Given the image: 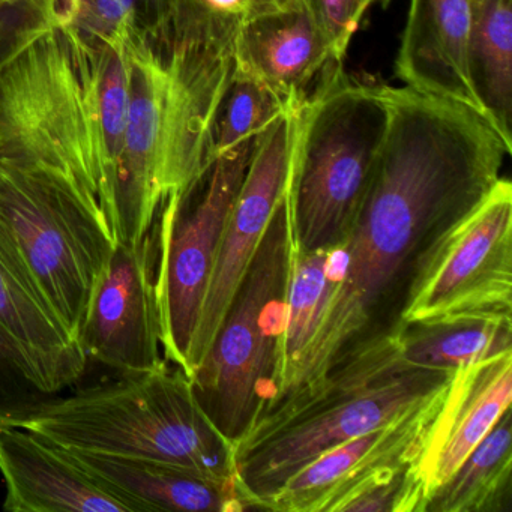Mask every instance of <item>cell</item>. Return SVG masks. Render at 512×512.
<instances>
[{
    "label": "cell",
    "instance_id": "obj_1",
    "mask_svg": "<svg viewBox=\"0 0 512 512\" xmlns=\"http://www.w3.org/2000/svg\"><path fill=\"white\" fill-rule=\"evenodd\" d=\"M388 128L361 206L329 250L328 304L275 400L395 334L413 283L446 232L500 181L512 154L472 107L385 86Z\"/></svg>",
    "mask_w": 512,
    "mask_h": 512
},
{
    "label": "cell",
    "instance_id": "obj_2",
    "mask_svg": "<svg viewBox=\"0 0 512 512\" xmlns=\"http://www.w3.org/2000/svg\"><path fill=\"white\" fill-rule=\"evenodd\" d=\"M130 107L124 44L53 22L31 0L0 5V161L115 205Z\"/></svg>",
    "mask_w": 512,
    "mask_h": 512
},
{
    "label": "cell",
    "instance_id": "obj_3",
    "mask_svg": "<svg viewBox=\"0 0 512 512\" xmlns=\"http://www.w3.org/2000/svg\"><path fill=\"white\" fill-rule=\"evenodd\" d=\"M451 376L404 359L392 334L278 398L235 443L236 479L248 509H263L323 452L427 406Z\"/></svg>",
    "mask_w": 512,
    "mask_h": 512
},
{
    "label": "cell",
    "instance_id": "obj_4",
    "mask_svg": "<svg viewBox=\"0 0 512 512\" xmlns=\"http://www.w3.org/2000/svg\"><path fill=\"white\" fill-rule=\"evenodd\" d=\"M130 107L109 220L116 244L136 245L157 224L164 202L212 163V130L227 82L167 40L133 35Z\"/></svg>",
    "mask_w": 512,
    "mask_h": 512
},
{
    "label": "cell",
    "instance_id": "obj_5",
    "mask_svg": "<svg viewBox=\"0 0 512 512\" xmlns=\"http://www.w3.org/2000/svg\"><path fill=\"white\" fill-rule=\"evenodd\" d=\"M20 427L62 448L166 461L238 481L235 445L203 412L187 374L167 364L55 397Z\"/></svg>",
    "mask_w": 512,
    "mask_h": 512
},
{
    "label": "cell",
    "instance_id": "obj_6",
    "mask_svg": "<svg viewBox=\"0 0 512 512\" xmlns=\"http://www.w3.org/2000/svg\"><path fill=\"white\" fill-rule=\"evenodd\" d=\"M385 86L331 62L293 112L286 200L293 248L332 250L349 233L388 128Z\"/></svg>",
    "mask_w": 512,
    "mask_h": 512
},
{
    "label": "cell",
    "instance_id": "obj_7",
    "mask_svg": "<svg viewBox=\"0 0 512 512\" xmlns=\"http://www.w3.org/2000/svg\"><path fill=\"white\" fill-rule=\"evenodd\" d=\"M113 248L97 202L0 161V262L74 340Z\"/></svg>",
    "mask_w": 512,
    "mask_h": 512
},
{
    "label": "cell",
    "instance_id": "obj_8",
    "mask_svg": "<svg viewBox=\"0 0 512 512\" xmlns=\"http://www.w3.org/2000/svg\"><path fill=\"white\" fill-rule=\"evenodd\" d=\"M292 259L284 194L211 346L188 377L197 403L233 445L278 394Z\"/></svg>",
    "mask_w": 512,
    "mask_h": 512
},
{
    "label": "cell",
    "instance_id": "obj_9",
    "mask_svg": "<svg viewBox=\"0 0 512 512\" xmlns=\"http://www.w3.org/2000/svg\"><path fill=\"white\" fill-rule=\"evenodd\" d=\"M254 142L218 155L202 175L164 202L157 221V287L164 355L187 373L188 353L221 238Z\"/></svg>",
    "mask_w": 512,
    "mask_h": 512
},
{
    "label": "cell",
    "instance_id": "obj_10",
    "mask_svg": "<svg viewBox=\"0 0 512 512\" xmlns=\"http://www.w3.org/2000/svg\"><path fill=\"white\" fill-rule=\"evenodd\" d=\"M512 314V185L493 190L440 239L413 283L403 322Z\"/></svg>",
    "mask_w": 512,
    "mask_h": 512
},
{
    "label": "cell",
    "instance_id": "obj_11",
    "mask_svg": "<svg viewBox=\"0 0 512 512\" xmlns=\"http://www.w3.org/2000/svg\"><path fill=\"white\" fill-rule=\"evenodd\" d=\"M157 253V224L139 244L115 242L77 334L88 361L121 374L146 373L166 364L160 353Z\"/></svg>",
    "mask_w": 512,
    "mask_h": 512
},
{
    "label": "cell",
    "instance_id": "obj_12",
    "mask_svg": "<svg viewBox=\"0 0 512 512\" xmlns=\"http://www.w3.org/2000/svg\"><path fill=\"white\" fill-rule=\"evenodd\" d=\"M295 109L287 110L275 119L254 142L247 173L224 227L214 271L188 353L187 377L193 374L194 368L211 346L230 299L265 235L275 208L286 194Z\"/></svg>",
    "mask_w": 512,
    "mask_h": 512
},
{
    "label": "cell",
    "instance_id": "obj_13",
    "mask_svg": "<svg viewBox=\"0 0 512 512\" xmlns=\"http://www.w3.org/2000/svg\"><path fill=\"white\" fill-rule=\"evenodd\" d=\"M511 398L512 352L452 371L415 464L425 500L511 409Z\"/></svg>",
    "mask_w": 512,
    "mask_h": 512
},
{
    "label": "cell",
    "instance_id": "obj_14",
    "mask_svg": "<svg viewBox=\"0 0 512 512\" xmlns=\"http://www.w3.org/2000/svg\"><path fill=\"white\" fill-rule=\"evenodd\" d=\"M233 61L236 76L265 86L290 109L307 98L331 62H338L310 0H293L245 26Z\"/></svg>",
    "mask_w": 512,
    "mask_h": 512
},
{
    "label": "cell",
    "instance_id": "obj_15",
    "mask_svg": "<svg viewBox=\"0 0 512 512\" xmlns=\"http://www.w3.org/2000/svg\"><path fill=\"white\" fill-rule=\"evenodd\" d=\"M0 473L10 512H133L62 446L25 427H0Z\"/></svg>",
    "mask_w": 512,
    "mask_h": 512
},
{
    "label": "cell",
    "instance_id": "obj_16",
    "mask_svg": "<svg viewBox=\"0 0 512 512\" xmlns=\"http://www.w3.org/2000/svg\"><path fill=\"white\" fill-rule=\"evenodd\" d=\"M472 10L473 0H410L395 74L407 88L458 101L482 115L467 73Z\"/></svg>",
    "mask_w": 512,
    "mask_h": 512
},
{
    "label": "cell",
    "instance_id": "obj_17",
    "mask_svg": "<svg viewBox=\"0 0 512 512\" xmlns=\"http://www.w3.org/2000/svg\"><path fill=\"white\" fill-rule=\"evenodd\" d=\"M64 449L92 478L127 502L133 512L248 509L238 481L214 478L166 461Z\"/></svg>",
    "mask_w": 512,
    "mask_h": 512
},
{
    "label": "cell",
    "instance_id": "obj_18",
    "mask_svg": "<svg viewBox=\"0 0 512 512\" xmlns=\"http://www.w3.org/2000/svg\"><path fill=\"white\" fill-rule=\"evenodd\" d=\"M0 332L31 365L50 394L74 385L88 358L64 326L0 262Z\"/></svg>",
    "mask_w": 512,
    "mask_h": 512
},
{
    "label": "cell",
    "instance_id": "obj_19",
    "mask_svg": "<svg viewBox=\"0 0 512 512\" xmlns=\"http://www.w3.org/2000/svg\"><path fill=\"white\" fill-rule=\"evenodd\" d=\"M398 349L415 365L457 370L512 352L511 314L467 313L403 322L395 331Z\"/></svg>",
    "mask_w": 512,
    "mask_h": 512
},
{
    "label": "cell",
    "instance_id": "obj_20",
    "mask_svg": "<svg viewBox=\"0 0 512 512\" xmlns=\"http://www.w3.org/2000/svg\"><path fill=\"white\" fill-rule=\"evenodd\" d=\"M467 73L482 115L512 148V0H473Z\"/></svg>",
    "mask_w": 512,
    "mask_h": 512
},
{
    "label": "cell",
    "instance_id": "obj_21",
    "mask_svg": "<svg viewBox=\"0 0 512 512\" xmlns=\"http://www.w3.org/2000/svg\"><path fill=\"white\" fill-rule=\"evenodd\" d=\"M512 415L506 410L454 473L425 500L422 512H509Z\"/></svg>",
    "mask_w": 512,
    "mask_h": 512
},
{
    "label": "cell",
    "instance_id": "obj_22",
    "mask_svg": "<svg viewBox=\"0 0 512 512\" xmlns=\"http://www.w3.org/2000/svg\"><path fill=\"white\" fill-rule=\"evenodd\" d=\"M53 22L110 44L133 35L167 40L172 0H31Z\"/></svg>",
    "mask_w": 512,
    "mask_h": 512
},
{
    "label": "cell",
    "instance_id": "obj_23",
    "mask_svg": "<svg viewBox=\"0 0 512 512\" xmlns=\"http://www.w3.org/2000/svg\"><path fill=\"white\" fill-rule=\"evenodd\" d=\"M293 0H172L169 38L175 46L233 58L245 26Z\"/></svg>",
    "mask_w": 512,
    "mask_h": 512
},
{
    "label": "cell",
    "instance_id": "obj_24",
    "mask_svg": "<svg viewBox=\"0 0 512 512\" xmlns=\"http://www.w3.org/2000/svg\"><path fill=\"white\" fill-rule=\"evenodd\" d=\"M388 427L389 424L323 452L307 466L293 473L281 485L280 490L266 500L263 509L283 512H326L331 500L343 490L353 473L379 445Z\"/></svg>",
    "mask_w": 512,
    "mask_h": 512
},
{
    "label": "cell",
    "instance_id": "obj_25",
    "mask_svg": "<svg viewBox=\"0 0 512 512\" xmlns=\"http://www.w3.org/2000/svg\"><path fill=\"white\" fill-rule=\"evenodd\" d=\"M328 260L329 250L302 253L293 248L278 394L307 349L328 304Z\"/></svg>",
    "mask_w": 512,
    "mask_h": 512
},
{
    "label": "cell",
    "instance_id": "obj_26",
    "mask_svg": "<svg viewBox=\"0 0 512 512\" xmlns=\"http://www.w3.org/2000/svg\"><path fill=\"white\" fill-rule=\"evenodd\" d=\"M287 107L274 92L233 74L212 130V161L245 142L256 140Z\"/></svg>",
    "mask_w": 512,
    "mask_h": 512
},
{
    "label": "cell",
    "instance_id": "obj_27",
    "mask_svg": "<svg viewBox=\"0 0 512 512\" xmlns=\"http://www.w3.org/2000/svg\"><path fill=\"white\" fill-rule=\"evenodd\" d=\"M425 491L415 463L373 470L344 491L328 512H422Z\"/></svg>",
    "mask_w": 512,
    "mask_h": 512
},
{
    "label": "cell",
    "instance_id": "obj_28",
    "mask_svg": "<svg viewBox=\"0 0 512 512\" xmlns=\"http://www.w3.org/2000/svg\"><path fill=\"white\" fill-rule=\"evenodd\" d=\"M55 397L41 388L25 356L0 332V427H20Z\"/></svg>",
    "mask_w": 512,
    "mask_h": 512
},
{
    "label": "cell",
    "instance_id": "obj_29",
    "mask_svg": "<svg viewBox=\"0 0 512 512\" xmlns=\"http://www.w3.org/2000/svg\"><path fill=\"white\" fill-rule=\"evenodd\" d=\"M316 16L331 41L335 61L343 62L353 35L358 31L365 13L374 4L389 0H310Z\"/></svg>",
    "mask_w": 512,
    "mask_h": 512
},
{
    "label": "cell",
    "instance_id": "obj_30",
    "mask_svg": "<svg viewBox=\"0 0 512 512\" xmlns=\"http://www.w3.org/2000/svg\"><path fill=\"white\" fill-rule=\"evenodd\" d=\"M7 2H11V0H0V5L7 4Z\"/></svg>",
    "mask_w": 512,
    "mask_h": 512
}]
</instances>
